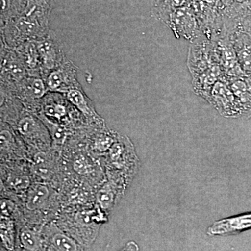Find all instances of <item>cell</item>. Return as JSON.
<instances>
[{
	"instance_id": "1",
	"label": "cell",
	"mask_w": 251,
	"mask_h": 251,
	"mask_svg": "<svg viewBox=\"0 0 251 251\" xmlns=\"http://www.w3.org/2000/svg\"><path fill=\"white\" fill-rule=\"evenodd\" d=\"M161 21L171 28L178 38L196 40L203 33L196 15L189 6L173 10Z\"/></svg>"
},
{
	"instance_id": "2",
	"label": "cell",
	"mask_w": 251,
	"mask_h": 251,
	"mask_svg": "<svg viewBox=\"0 0 251 251\" xmlns=\"http://www.w3.org/2000/svg\"><path fill=\"white\" fill-rule=\"evenodd\" d=\"M48 92L64 94L72 89L81 88L77 80V68L67 59L44 78Z\"/></svg>"
},
{
	"instance_id": "3",
	"label": "cell",
	"mask_w": 251,
	"mask_h": 251,
	"mask_svg": "<svg viewBox=\"0 0 251 251\" xmlns=\"http://www.w3.org/2000/svg\"><path fill=\"white\" fill-rule=\"evenodd\" d=\"M36 45L40 56L42 77L44 80L51 71L59 67L67 58L62 46L51 31L45 37L36 41Z\"/></svg>"
},
{
	"instance_id": "4",
	"label": "cell",
	"mask_w": 251,
	"mask_h": 251,
	"mask_svg": "<svg viewBox=\"0 0 251 251\" xmlns=\"http://www.w3.org/2000/svg\"><path fill=\"white\" fill-rule=\"evenodd\" d=\"M251 229V211L219 220L208 227L209 236L235 235Z\"/></svg>"
},
{
	"instance_id": "5",
	"label": "cell",
	"mask_w": 251,
	"mask_h": 251,
	"mask_svg": "<svg viewBox=\"0 0 251 251\" xmlns=\"http://www.w3.org/2000/svg\"><path fill=\"white\" fill-rule=\"evenodd\" d=\"M237 54L238 62L244 72L251 76V38L241 31H229Z\"/></svg>"
},
{
	"instance_id": "6",
	"label": "cell",
	"mask_w": 251,
	"mask_h": 251,
	"mask_svg": "<svg viewBox=\"0 0 251 251\" xmlns=\"http://www.w3.org/2000/svg\"><path fill=\"white\" fill-rule=\"evenodd\" d=\"M215 87L214 95L219 100L218 105L224 115L229 117L244 116L242 109L228 86L223 82H219Z\"/></svg>"
},
{
	"instance_id": "7",
	"label": "cell",
	"mask_w": 251,
	"mask_h": 251,
	"mask_svg": "<svg viewBox=\"0 0 251 251\" xmlns=\"http://www.w3.org/2000/svg\"><path fill=\"white\" fill-rule=\"evenodd\" d=\"M18 130L21 135L31 139H37L41 143H49L50 139L49 130L39 117H23L18 122Z\"/></svg>"
},
{
	"instance_id": "8",
	"label": "cell",
	"mask_w": 251,
	"mask_h": 251,
	"mask_svg": "<svg viewBox=\"0 0 251 251\" xmlns=\"http://www.w3.org/2000/svg\"><path fill=\"white\" fill-rule=\"evenodd\" d=\"M230 89L237 99L243 114L251 116V76L244 75L229 80Z\"/></svg>"
},
{
	"instance_id": "9",
	"label": "cell",
	"mask_w": 251,
	"mask_h": 251,
	"mask_svg": "<svg viewBox=\"0 0 251 251\" xmlns=\"http://www.w3.org/2000/svg\"><path fill=\"white\" fill-rule=\"evenodd\" d=\"M46 249L47 251H84L76 241L56 227L50 230L46 241Z\"/></svg>"
},
{
	"instance_id": "10",
	"label": "cell",
	"mask_w": 251,
	"mask_h": 251,
	"mask_svg": "<svg viewBox=\"0 0 251 251\" xmlns=\"http://www.w3.org/2000/svg\"><path fill=\"white\" fill-rule=\"evenodd\" d=\"M69 103L74 105L79 112L87 118L99 119L93 106L91 105L90 99L81 88L72 89L64 94Z\"/></svg>"
},
{
	"instance_id": "11",
	"label": "cell",
	"mask_w": 251,
	"mask_h": 251,
	"mask_svg": "<svg viewBox=\"0 0 251 251\" xmlns=\"http://www.w3.org/2000/svg\"><path fill=\"white\" fill-rule=\"evenodd\" d=\"M49 198L50 191L47 186L42 184L34 185L28 192L26 207L30 211L39 210L47 204Z\"/></svg>"
},
{
	"instance_id": "12",
	"label": "cell",
	"mask_w": 251,
	"mask_h": 251,
	"mask_svg": "<svg viewBox=\"0 0 251 251\" xmlns=\"http://www.w3.org/2000/svg\"><path fill=\"white\" fill-rule=\"evenodd\" d=\"M191 1V0H152L151 12L156 19L161 21L173 10L188 6Z\"/></svg>"
},
{
	"instance_id": "13",
	"label": "cell",
	"mask_w": 251,
	"mask_h": 251,
	"mask_svg": "<svg viewBox=\"0 0 251 251\" xmlns=\"http://www.w3.org/2000/svg\"><path fill=\"white\" fill-rule=\"evenodd\" d=\"M0 237L5 246L12 250L14 246V225L9 216L0 214Z\"/></svg>"
},
{
	"instance_id": "14",
	"label": "cell",
	"mask_w": 251,
	"mask_h": 251,
	"mask_svg": "<svg viewBox=\"0 0 251 251\" xmlns=\"http://www.w3.org/2000/svg\"><path fill=\"white\" fill-rule=\"evenodd\" d=\"M27 95L33 100H42L48 93L45 81L41 77L30 76L25 86Z\"/></svg>"
},
{
	"instance_id": "15",
	"label": "cell",
	"mask_w": 251,
	"mask_h": 251,
	"mask_svg": "<svg viewBox=\"0 0 251 251\" xmlns=\"http://www.w3.org/2000/svg\"><path fill=\"white\" fill-rule=\"evenodd\" d=\"M115 193L111 184H105L97 193V202L104 211H110L115 201Z\"/></svg>"
},
{
	"instance_id": "16",
	"label": "cell",
	"mask_w": 251,
	"mask_h": 251,
	"mask_svg": "<svg viewBox=\"0 0 251 251\" xmlns=\"http://www.w3.org/2000/svg\"><path fill=\"white\" fill-rule=\"evenodd\" d=\"M21 240L23 247L28 251L37 250L41 246L40 237L31 229H25L21 232Z\"/></svg>"
},
{
	"instance_id": "17",
	"label": "cell",
	"mask_w": 251,
	"mask_h": 251,
	"mask_svg": "<svg viewBox=\"0 0 251 251\" xmlns=\"http://www.w3.org/2000/svg\"><path fill=\"white\" fill-rule=\"evenodd\" d=\"M8 183L11 188L16 191L27 189L30 185L29 177L25 175H13L8 179Z\"/></svg>"
},
{
	"instance_id": "18",
	"label": "cell",
	"mask_w": 251,
	"mask_h": 251,
	"mask_svg": "<svg viewBox=\"0 0 251 251\" xmlns=\"http://www.w3.org/2000/svg\"><path fill=\"white\" fill-rule=\"evenodd\" d=\"M115 143V138L110 133H102L96 138L95 148L99 151H104L111 148Z\"/></svg>"
},
{
	"instance_id": "19",
	"label": "cell",
	"mask_w": 251,
	"mask_h": 251,
	"mask_svg": "<svg viewBox=\"0 0 251 251\" xmlns=\"http://www.w3.org/2000/svg\"><path fill=\"white\" fill-rule=\"evenodd\" d=\"M227 30L241 31L251 38V16L242 20L240 22L236 23L233 26L228 28Z\"/></svg>"
},
{
	"instance_id": "20",
	"label": "cell",
	"mask_w": 251,
	"mask_h": 251,
	"mask_svg": "<svg viewBox=\"0 0 251 251\" xmlns=\"http://www.w3.org/2000/svg\"><path fill=\"white\" fill-rule=\"evenodd\" d=\"M13 142V136L9 130L0 131V151L9 148Z\"/></svg>"
},
{
	"instance_id": "21",
	"label": "cell",
	"mask_w": 251,
	"mask_h": 251,
	"mask_svg": "<svg viewBox=\"0 0 251 251\" xmlns=\"http://www.w3.org/2000/svg\"><path fill=\"white\" fill-rule=\"evenodd\" d=\"M120 251H140V249L136 242L130 241Z\"/></svg>"
},
{
	"instance_id": "22",
	"label": "cell",
	"mask_w": 251,
	"mask_h": 251,
	"mask_svg": "<svg viewBox=\"0 0 251 251\" xmlns=\"http://www.w3.org/2000/svg\"><path fill=\"white\" fill-rule=\"evenodd\" d=\"M75 169L79 173H85L87 171V165L83 160H79L75 163Z\"/></svg>"
},
{
	"instance_id": "23",
	"label": "cell",
	"mask_w": 251,
	"mask_h": 251,
	"mask_svg": "<svg viewBox=\"0 0 251 251\" xmlns=\"http://www.w3.org/2000/svg\"><path fill=\"white\" fill-rule=\"evenodd\" d=\"M6 100V94L0 86V108L4 105Z\"/></svg>"
},
{
	"instance_id": "24",
	"label": "cell",
	"mask_w": 251,
	"mask_h": 251,
	"mask_svg": "<svg viewBox=\"0 0 251 251\" xmlns=\"http://www.w3.org/2000/svg\"><path fill=\"white\" fill-rule=\"evenodd\" d=\"M220 1H221V6H222L223 11H224V9L230 6L231 4L233 2L234 0H220Z\"/></svg>"
},
{
	"instance_id": "25",
	"label": "cell",
	"mask_w": 251,
	"mask_h": 251,
	"mask_svg": "<svg viewBox=\"0 0 251 251\" xmlns=\"http://www.w3.org/2000/svg\"><path fill=\"white\" fill-rule=\"evenodd\" d=\"M3 188V183L2 181H1V179H0V191H1Z\"/></svg>"
},
{
	"instance_id": "26",
	"label": "cell",
	"mask_w": 251,
	"mask_h": 251,
	"mask_svg": "<svg viewBox=\"0 0 251 251\" xmlns=\"http://www.w3.org/2000/svg\"><path fill=\"white\" fill-rule=\"evenodd\" d=\"M108 247H107V248H106V249H105V251H108Z\"/></svg>"
}]
</instances>
